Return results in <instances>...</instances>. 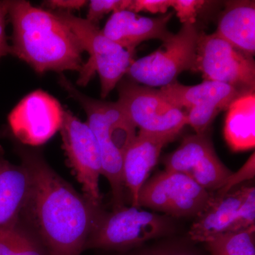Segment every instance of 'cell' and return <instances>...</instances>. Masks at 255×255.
<instances>
[{
	"label": "cell",
	"instance_id": "cell-1",
	"mask_svg": "<svg viewBox=\"0 0 255 255\" xmlns=\"http://www.w3.org/2000/svg\"><path fill=\"white\" fill-rule=\"evenodd\" d=\"M31 189L21 219L50 255H81L102 210L60 177L41 157L24 154Z\"/></svg>",
	"mask_w": 255,
	"mask_h": 255
},
{
	"label": "cell",
	"instance_id": "cell-2",
	"mask_svg": "<svg viewBox=\"0 0 255 255\" xmlns=\"http://www.w3.org/2000/svg\"><path fill=\"white\" fill-rule=\"evenodd\" d=\"M12 23L11 53L40 73L81 71L84 50L76 36L55 13L27 1H6Z\"/></svg>",
	"mask_w": 255,
	"mask_h": 255
},
{
	"label": "cell",
	"instance_id": "cell-3",
	"mask_svg": "<svg viewBox=\"0 0 255 255\" xmlns=\"http://www.w3.org/2000/svg\"><path fill=\"white\" fill-rule=\"evenodd\" d=\"M60 84L87 114L89 127L98 142L102 175L110 182L114 209L124 206L123 159L124 153L136 136L135 129L118 102L90 98L79 92L62 75Z\"/></svg>",
	"mask_w": 255,
	"mask_h": 255
},
{
	"label": "cell",
	"instance_id": "cell-4",
	"mask_svg": "<svg viewBox=\"0 0 255 255\" xmlns=\"http://www.w3.org/2000/svg\"><path fill=\"white\" fill-rule=\"evenodd\" d=\"M55 13L71 29L82 49L90 55L80 72L78 85L85 86L97 73L102 87L101 96L105 98L127 73L134 61L133 53L111 41L97 25L86 18L78 17L68 11Z\"/></svg>",
	"mask_w": 255,
	"mask_h": 255
},
{
	"label": "cell",
	"instance_id": "cell-5",
	"mask_svg": "<svg viewBox=\"0 0 255 255\" xmlns=\"http://www.w3.org/2000/svg\"><path fill=\"white\" fill-rule=\"evenodd\" d=\"M167 220L140 208L124 207L112 213L101 212L85 250L127 251L163 236L169 230Z\"/></svg>",
	"mask_w": 255,
	"mask_h": 255
},
{
	"label": "cell",
	"instance_id": "cell-6",
	"mask_svg": "<svg viewBox=\"0 0 255 255\" xmlns=\"http://www.w3.org/2000/svg\"><path fill=\"white\" fill-rule=\"evenodd\" d=\"M199 33L195 24L182 23L158 49L134 60L127 73L136 83L153 88L177 82L183 72L195 68Z\"/></svg>",
	"mask_w": 255,
	"mask_h": 255
},
{
	"label": "cell",
	"instance_id": "cell-7",
	"mask_svg": "<svg viewBox=\"0 0 255 255\" xmlns=\"http://www.w3.org/2000/svg\"><path fill=\"white\" fill-rule=\"evenodd\" d=\"M117 102L140 131L175 139L187 126V113L167 100L159 90L122 81Z\"/></svg>",
	"mask_w": 255,
	"mask_h": 255
},
{
	"label": "cell",
	"instance_id": "cell-8",
	"mask_svg": "<svg viewBox=\"0 0 255 255\" xmlns=\"http://www.w3.org/2000/svg\"><path fill=\"white\" fill-rule=\"evenodd\" d=\"M214 195L188 174L164 170L146 181L137 205L175 217H197Z\"/></svg>",
	"mask_w": 255,
	"mask_h": 255
},
{
	"label": "cell",
	"instance_id": "cell-9",
	"mask_svg": "<svg viewBox=\"0 0 255 255\" xmlns=\"http://www.w3.org/2000/svg\"><path fill=\"white\" fill-rule=\"evenodd\" d=\"M194 71L205 80L231 85L242 95L255 93L254 58L233 47L216 33H199Z\"/></svg>",
	"mask_w": 255,
	"mask_h": 255
},
{
	"label": "cell",
	"instance_id": "cell-10",
	"mask_svg": "<svg viewBox=\"0 0 255 255\" xmlns=\"http://www.w3.org/2000/svg\"><path fill=\"white\" fill-rule=\"evenodd\" d=\"M60 131L65 155L82 185L83 196L94 206L100 207L102 158L93 132L87 122H82L65 108Z\"/></svg>",
	"mask_w": 255,
	"mask_h": 255
},
{
	"label": "cell",
	"instance_id": "cell-11",
	"mask_svg": "<svg viewBox=\"0 0 255 255\" xmlns=\"http://www.w3.org/2000/svg\"><path fill=\"white\" fill-rule=\"evenodd\" d=\"M63 107L56 99L38 90L20 101L8 117L14 136L23 144L43 145L60 130Z\"/></svg>",
	"mask_w": 255,
	"mask_h": 255
},
{
	"label": "cell",
	"instance_id": "cell-12",
	"mask_svg": "<svg viewBox=\"0 0 255 255\" xmlns=\"http://www.w3.org/2000/svg\"><path fill=\"white\" fill-rule=\"evenodd\" d=\"M172 12L157 18L140 16L132 11L114 12L102 30L111 41L133 53L135 48L143 41L159 39L162 42L174 33L168 29Z\"/></svg>",
	"mask_w": 255,
	"mask_h": 255
},
{
	"label": "cell",
	"instance_id": "cell-13",
	"mask_svg": "<svg viewBox=\"0 0 255 255\" xmlns=\"http://www.w3.org/2000/svg\"><path fill=\"white\" fill-rule=\"evenodd\" d=\"M174 139L139 131L126 150L123 159L124 187L128 189L132 206L138 208L139 193L157 163L161 151Z\"/></svg>",
	"mask_w": 255,
	"mask_h": 255
},
{
	"label": "cell",
	"instance_id": "cell-14",
	"mask_svg": "<svg viewBox=\"0 0 255 255\" xmlns=\"http://www.w3.org/2000/svg\"><path fill=\"white\" fill-rule=\"evenodd\" d=\"M30 189L31 175L27 167L0 157V232L12 227L21 219Z\"/></svg>",
	"mask_w": 255,
	"mask_h": 255
},
{
	"label": "cell",
	"instance_id": "cell-15",
	"mask_svg": "<svg viewBox=\"0 0 255 255\" xmlns=\"http://www.w3.org/2000/svg\"><path fill=\"white\" fill-rule=\"evenodd\" d=\"M247 187L225 194H214L212 200L193 223L189 231L191 241L206 243L228 232L241 203Z\"/></svg>",
	"mask_w": 255,
	"mask_h": 255
},
{
	"label": "cell",
	"instance_id": "cell-16",
	"mask_svg": "<svg viewBox=\"0 0 255 255\" xmlns=\"http://www.w3.org/2000/svg\"><path fill=\"white\" fill-rule=\"evenodd\" d=\"M215 33L238 50L254 56L255 1H226Z\"/></svg>",
	"mask_w": 255,
	"mask_h": 255
},
{
	"label": "cell",
	"instance_id": "cell-17",
	"mask_svg": "<svg viewBox=\"0 0 255 255\" xmlns=\"http://www.w3.org/2000/svg\"><path fill=\"white\" fill-rule=\"evenodd\" d=\"M159 91L174 105L188 110L194 106L213 105L228 110L236 99L244 95L231 85L210 80L194 86L175 82L160 87Z\"/></svg>",
	"mask_w": 255,
	"mask_h": 255
},
{
	"label": "cell",
	"instance_id": "cell-18",
	"mask_svg": "<svg viewBox=\"0 0 255 255\" xmlns=\"http://www.w3.org/2000/svg\"><path fill=\"white\" fill-rule=\"evenodd\" d=\"M224 135L233 151L254 148L255 145V95L247 94L236 99L228 109Z\"/></svg>",
	"mask_w": 255,
	"mask_h": 255
},
{
	"label": "cell",
	"instance_id": "cell-19",
	"mask_svg": "<svg viewBox=\"0 0 255 255\" xmlns=\"http://www.w3.org/2000/svg\"><path fill=\"white\" fill-rule=\"evenodd\" d=\"M214 150V145L207 132L189 135L183 140L177 150L166 157L165 170L187 174Z\"/></svg>",
	"mask_w": 255,
	"mask_h": 255
},
{
	"label": "cell",
	"instance_id": "cell-20",
	"mask_svg": "<svg viewBox=\"0 0 255 255\" xmlns=\"http://www.w3.org/2000/svg\"><path fill=\"white\" fill-rule=\"evenodd\" d=\"M0 255H50L31 230L19 219L12 227L0 232Z\"/></svg>",
	"mask_w": 255,
	"mask_h": 255
},
{
	"label": "cell",
	"instance_id": "cell-21",
	"mask_svg": "<svg viewBox=\"0 0 255 255\" xmlns=\"http://www.w3.org/2000/svg\"><path fill=\"white\" fill-rule=\"evenodd\" d=\"M232 173L221 162L214 150L201 159L187 174L206 190L214 193L225 185Z\"/></svg>",
	"mask_w": 255,
	"mask_h": 255
},
{
	"label": "cell",
	"instance_id": "cell-22",
	"mask_svg": "<svg viewBox=\"0 0 255 255\" xmlns=\"http://www.w3.org/2000/svg\"><path fill=\"white\" fill-rule=\"evenodd\" d=\"M255 228L228 232L206 242L211 255H255Z\"/></svg>",
	"mask_w": 255,
	"mask_h": 255
},
{
	"label": "cell",
	"instance_id": "cell-23",
	"mask_svg": "<svg viewBox=\"0 0 255 255\" xmlns=\"http://www.w3.org/2000/svg\"><path fill=\"white\" fill-rule=\"evenodd\" d=\"M253 228H255V189L247 187L246 195L228 232H241Z\"/></svg>",
	"mask_w": 255,
	"mask_h": 255
},
{
	"label": "cell",
	"instance_id": "cell-24",
	"mask_svg": "<svg viewBox=\"0 0 255 255\" xmlns=\"http://www.w3.org/2000/svg\"><path fill=\"white\" fill-rule=\"evenodd\" d=\"M221 111L213 105L194 106L187 113V125L192 127L196 134L204 133Z\"/></svg>",
	"mask_w": 255,
	"mask_h": 255
},
{
	"label": "cell",
	"instance_id": "cell-25",
	"mask_svg": "<svg viewBox=\"0 0 255 255\" xmlns=\"http://www.w3.org/2000/svg\"><path fill=\"white\" fill-rule=\"evenodd\" d=\"M130 0H92L90 1L86 19L97 25L105 15L110 12L127 10Z\"/></svg>",
	"mask_w": 255,
	"mask_h": 255
},
{
	"label": "cell",
	"instance_id": "cell-26",
	"mask_svg": "<svg viewBox=\"0 0 255 255\" xmlns=\"http://www.w3.org/2000/svg\"><path fill=\"white\" fill-rule=\"evenodd\" d=\"M208 2L203 0H171V6L181 22L195 24L199 11Z\"/></svg>",
	"mask_w": 255,
	"mask_h": 255
},
{
	"label": "cell",
	"instance_id": "cell-27",
	"mask_svg": "<svg viewBox=\"0 0 255 255\" xmlns=\"http://www.w3.org/2000/svg\"><path fill=\"white\" fill-rule=\"evenodd\" d=\"M255 174V157L253 152L251 157L248 159L246 164L236 173H232L228 178L227 182L221 189L216 191V194H225L233 190V188L240 183L254 178Z\"/></svg>",
	"mask_w": 255,
	"mask_h": 255
},
{
	"label": "cell",
	"instance_id": "cell-28",
	"mask_svg": "<svg viewBox=\"0 0 255 255\" xmlns=\"http://www.w3.org/2000/svg\"><path fill=\"white\" fill-rule=\"evenodd\" d=\"M169 7H171V0H130L127 11L135 14L140 11L166 14Z\"/></svg>",
	"mask_w": 255,
	"mask_h": 255
},
{
	"label": "cell",
	"instance_id": "cell-29",
	"mask_svg": "<svg viewBox=\"0 0 255 255\" xmlns=\"http://www.w3.org/2000/svg\"><path fill=\"white\" fill-rule=\"evenodd\" d=\"M128 255H200L192 250L182 247H159L136 252Z\"/></svg>",
	"mask_w": 255,
	"mask_h": 255
},
{
	"label": "cell",
	"instance_id": "cell-30",
	"mask_svg": "<svg viewBox=\"0 0 255 255\" xmlns=\"http://www.w3.org/2000/svg\"><path fill=\"white\" fill-rule=\"evenodd\" d=\"M7 14L6 1L0 2V59L11 53V46L8 45L5 33V16Z\"/></svg>",
	"mask_w": 255,
	"mask_h": 255
},
{
	"label": "cell",
	"instance_id": "cell-31",
	"mask_svg": "<svg viewBox=\"0 0 255 255\" xmlns=\"http://www.w3.org/2000/svg\"><path fill=\"white\" fill-rule=\"evenodd\" d=\"M87 3L85 0H50L46 1L45 4L51 9L70 12L73 10L81 9Z\"/></svg>",
	"mask_w": 255,
	"mask_h": 255
}]
</instances>
